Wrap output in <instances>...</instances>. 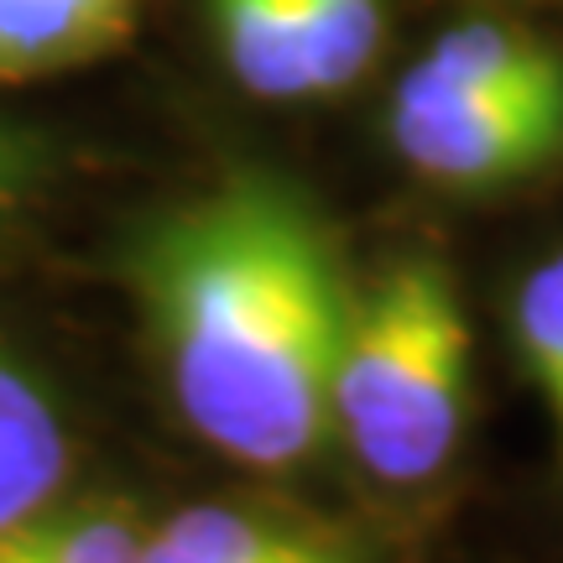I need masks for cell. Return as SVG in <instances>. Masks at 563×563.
I'll return each mask as SVG.
<instances>
[{
    "instance_id": "cell-5",
    "label": "cell",
    "mask_w": 563,
    "mask_h": 563,
    "mask_svg": "<svg viewBox=\"0 0 563 563\" xmlns=\"http://www.w3.org/2000/svg\"><path fill=\"white\" fill-rule=\"evenodd\" d=\"M136 16L141 0H0V89L121 53Z\"/></svg>"
},
{
    "instance_id": "cell-7",
    "label": "cell",
    "mask_w": 563,
    "mask_h": 563,
    "mask_svg": "<svg viewBox=\"0 0 563 563\" xmlns=\"http://www.w3.org/2000/svg\"><path fill=\"white\" fill-rule=\"evenodd\" d=\"M418 63L454 84L563 104V53L522 21L464 16L454 26H443L439 37L422 47Z\"/></svg>"
},
{
    "instance_id": "cell-3",
    "label": "cell",
    "mask_w": 563,
    "mask_h": 563,
    "mask_svg": "<svg viewBox=\"0 0 563 563\" xmlns=\"http://www.w3.org/2000/svg\"><path fill=\"white\" fill-rule=\"evenodd\" d=\"M386 141L443 194H501L563 162V104L454 84L412 63L386 104Z\"/></svg>"
},
{
    "instance_id": "cell-10",
    "label": "cell",
    "mask_w": 563,
    "mask_h": 563,
    "mask_svg": "<svg viewBox=\"0 0 563 563\" xmlns=\"http://www.w3.org/2000/svg\"><path fill=\"white\" fill-rule=\"evenodd\" d=\"M302 21L313 100H340L376 68L386 42L382 0H292Z\"/></svg>"
},
{
    "instance_id": "cell-9",
    "label": "cell",
    "mask_w": 563,
    "mask_h": 563,
    "mask_svg": "<svg viewBox=\"0 0 563 563\" xmlns=\"http://www.w3.org/2000/svg\"><path fill=\"white\" fill-rule=\"evenodd\" d=\"M141 527L121 501H53L0 527V563H136Z\"/></svg>"
},
{
    "instance_id": "cell-11",
    "label": "cell",
    "mask_w": 563,
    "mask_h": 563,
    "mask_svg": "<svg viewBox=\"0 0 563 563\" xmlns=\"http://www.w3.org/2000/svg\"><path fill=\"white\" fill-rule=\"evenodd\" d=\"M511 340L527 382L538 386L563 454V251L538 262L511 298Z\"/></svg>"
},
{
    "instance_id": "cell-4",
    "label": "cell",
    "mask_w": 563,
    "mask_h": 563,
    "mask_svg": "<svg viewBox=\"0 0 563 563\" xmlns=\"http://www.w3.org/2000/svg\"><path fill=\"white\" fill-rule=\"evenodd\" d=\"M74 475V433L37 371L0 344V527L63 501Z\"/></svg>"
},
{
    "instance_id": "cell-12",
    "label": "cell",
    "mask_w": 563,
    "mask_h": 563,
    "mask_svg": "<svg viewBox=\"0 0 563 563\" xmlns=\"http://www.w3.org/2000/svg\"><path fill=\"white\" fill-rule=\"evenodd\" d=\"M47 167H53L47 141L0 115V220L21 214L26 203L37 199V188L47 183Z\"/></svg>"
},
{
    "instance_id": "cell-2",
    "label": "cell",
    "mask_w": 563,
    "mask_h": 563,
    "mask_svg": "<svg viewBox=\"0 0 563 563\" xmlns=\"http://www.w3.org/2000/svg\"><path fill=\"white\" fill-rule=\"evenodd\" d=\"M334 439L371 481H439L470 418V313L439 256H397L350 292L329 391Z\"/></svg>"
},
{
    "instance_id": "cell-8",
    "label": "cell",
    "mask_w": 563,
    "mask_h": 563,
    "mask_svg": "<svg viewBox=\"0 0 563 563\" xmlns=\"http://www.w3.org/2000/svg\"><path fill=\"white\" fill-rule=\"evenodd\" d=\"M209 32H214L224 74L241 84L251 100H313L302 21L292 0H209Z\"/></svg>"
},
{
    "instance_id": "cell-6",
    "label": "cell",
    "mask_w": 563,
    "mask_h": 563,
    "mask_svg": "<svg viewBox=\"0 0 563 563\" xmlns=\"http://www.w3.org/2000/svg\"><path fill=\"white\" fill-rule=\"evenodd\" d=\"M146 543L178 563H361L340 532L224 501L183 506L162 517Z\"/></svg>"
},
{
    "instance_id": "cell-1",
    "label": "cell",
    "mask_w": 563,
    "mask_h": 563,
    "mask_svg": "<svg viewBox=\"0 0 563 563\" xmlns=\"http://www.w3.org/2000/svg\"><path fill=\"white\" fill-rule=\"evenodd\" d=\"M167 391L214 454L292 470L334 439L329 391L350 282L298 183L235 167L125 251Z\"/></svg>"
}]
</instances>
